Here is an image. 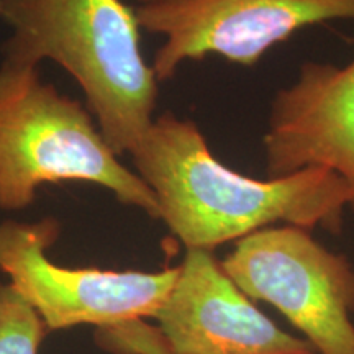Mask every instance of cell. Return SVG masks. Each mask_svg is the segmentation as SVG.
Masks as SVG:
<instances>
[{"label":"cell","instance_id":"6da1fadb","mask_svg":"<svg viewBox=\"0 0 354 354\" xmlns=\"http://www.w3.org/2000/svg\"><path fill=\"white\" fill-rule=\"evenodd\" d=\"M131 159L154 194L159 220L187 250L214 251L277 221L338 233L351 205L348 184L328 169L274 179L232 171L214 156L196 123L171 112L154 118Z\"/></svg>","mask_w":354,"mask_h":354},{"label":"cell","instance_id":"7a4b0ae2","mask_svg":"<svg viewBox=\"0 0 354 354\" xmlns=\"http://www.w3.org/2000/svg\"><path fill=\"white\" fill-rule=\"evenodd\" d=\"M6 61H55L76 79L115 153H130L154 120L158 77L140 51L136 10L122 0H2Z\"/></svg>","mask_w":354,"mask_h":354},{"label":"cell","instance_id":"3957f363","mask_svg":"<svg viewBox=\"0 0 354 354\" xmlns=\"http://www.w3.org/2000/svg\"><path fill=\"white\" fill-rule=\"evenodd\" d=\"M87 183L159 220L151 189L128 169L79 100L44 82L38 66L0 64V210L30 207L44 184Z\"/></svg>","mask_w":354,"mask_h":354},{"label":"cell","instance_id":"277c9868","mask_svg":"<svg viewBox=\"0 0 354 354\" xmlns=\"http://www.w3.org/2000/svg\"><path fill=\"white\" fill-rule=\"evenodd\" d=\"M59 233V221L53 216L0 223V269L48 331L156 318L176 284L179 266L158 272L57 266L46 251Z\"/></svg>","mask_w":354,"mask_h":354},{"label":"cell","instance_id":"5b68a950","mask_svg":"<svg viewBox=\"0 0 354 354\" xmlns=\"http://www.w3.org/2000/svg\"><path fill=\"white\" fill-rule=\"evenodd\" d=\"M220 264L243 294L281 310L317 354H354V268L308 230L263 228Z\"/></svg>","mask_w":354,"mask_h":354},{"label":"cell","instance_id":"8992f818","mask_svg":"<svg viewBox=\"0 0 354 354\" xmlns=\"http://www.w3.org/2000/svg\"><path fill=\"white\" fill-rule=\"evenodd\" d=\"M136 19L165 37L151 68L167 81L185 61L209 55L253 66L305 26L354 20V0H167L138 7Z\"/></svg>","mask_w":354,"mask_h":354},{"label":"cell","instance_id":"52a82bcc","mask_svg":"<svg viewBox=\"0 0 354 354\" xmlns=\"http://www.w3.org/2000/svg\"><path fill=\"white\" fill-rule=\"evenodd\" d=\"M158 331L176 354H313L286 333L225 274L212 251L187 250L158 312Z\"/></svg>","mask_w":354,"mask_h":354},{"label":"cell","instance_id":"ba28073f","mask_svg":"<svg viewBox=\"0 0 354 354\" xmlns=\"http://www.w3.org/2000/svg\"><path fill=\"white\" fill-rule=\"evenodd\" d=\"M264 151L272 179L312 167L338 174L354 210V59L300 66L295 82L274 97Z\"/></svg>","mask_w":354,"mask_h":354},{"label":"cell","instance_id":"9c48e42d","mask_svg":"<svg viewBox=\"0 0 354 354\" xmlns=\"http://www.w3.org/2000/svg\"><path fill=\"white\" fill-rule=\"evenodd\" d=\"M46 325L10 284L0 282V354H39Z\"/></svg>","mask_w":354,"mask_h":354},{"label":"cell","instance_id":"30bf717a","mask_svg":"<svg viewBox=\"0 0 354 354\" xmlns=\"http://www.w3.org/2000/svg\"><path fill=\"white\" fill-rule=\"evenodd\" d=\"M95 343L110 354H176L158 328L145 320L95 328Z\"/></svg>","mask_w":354,"mask_h":354},{"label":"cell","instance_id":"8fae6325","mask_svg":"<svg viewBox=\"0 0 354 354\" xmlns=\"http://www.w3.org/2000/svg\"><path fill=\"white\" fill-rule=\"evenodd\" d=\"M136 2H140V7H141V6H154V3H162V2H167V0H136Z\"/></svg>","mask_w":354,"mask_h":354},{"label":"cell","instance_id":"7c38bea8","mask_svg":"<svg viewBox=\"0 0 354 354\" xmlns=\"http://www.w3.org/2000/svg\"><path fill=\"white\" fill-rule=\"evenodd\" d=\"M0 10H2V0H0Z\"/></svg>","mask_w":354,"mask_h":354},{"label":"cell","instance_id":"4fadbf2b","mask_svg":"<svg viewBox=\"0 0 354 354\" xmlns=\"http://www.w3.org/2000/svg\"><path fill=\"white\" fill-rule=\"evenodd\" d=\"M313 354H317V353H313Z\"/></svg>","mask_w":354,"mask_h":354}]
</instances>
